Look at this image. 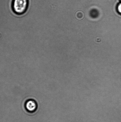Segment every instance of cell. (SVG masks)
I'll list each match as a JSON object with an SVG mask.
<instances>
[{
	"label": "cell",
	"instance_id": "obj_2",
	"mask_svg": "<svg viewBox=\"0 0 121 122\" xmlns=\"http://www.w3.org/2000/svg\"><path fill=\"white\" fill-rule=\"evenodd\" d=\"M25 106L27 110L31 113L35 112L37 108L36 102L34 100H30L27 101Z\"/></svg>",
	"mask_w": 121,
	"mask_h": 122
},
{
	"label": "cell",
	"instance_id": "obj_3",
	"mask_svg": "<svg viewBox=\"0 0 121 122\" xmlns=\"http://www.w3.org/2000/svg\"><path fill=\"white\" fill-rule=\"evenodd\" d=\"M118 12L121 14V3L118 5Z\"/></svg>",
	"mask_w": 121,
	"mask_h": 122
},
{
	"label": "cell",
	"instance_id": "obj_4",
	"mask_svg": "<svg viewBox=\"0 0 121 122\" xmlns=\"http://www.w3.org/2000/svg\"></svg>",
	"mask_w": 121,
	"mask_h": 122
},
{
	"label": "cell",
	"instance_id": "obj_1",
	"mask_svg": "<svg viewBox=\"0 0 121 122\" xmlns=\"http://www.w3.org/2000/svg\"><path fill=\"white\" fill-rule=\"evenodd\" d=\"M28 5V0H13L12 9L17 15H22L27 11Z\"/></svg>",
	"mask_w": 121,
	"mask_h": 122
}]
</instances>
